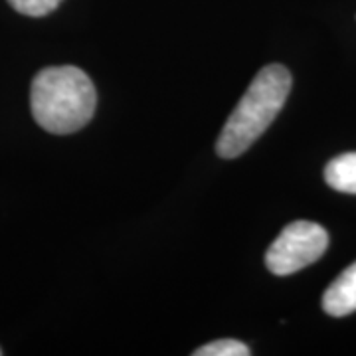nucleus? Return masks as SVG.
Wrapping results in <instances>:
<instances>
[{
  "mask_svg": "<svg viewBox=\"0 0 356 356\" xmlns=\"http://www.w3.org/2000/svg\"><path fill=\"white\" fill-rule=\"evenodd\" d=\"M95 86L76 65L46 67L32 81V115L40 127L54 135H67L86 127L95 113Z\"/></svg>",
  "mask_w": 356,
  "mask_h": 356,
  "instance_id": "1",
  "label": "nucleus"
},
{
  "mask_svg": "<svg viewBox=\"0 0 356 356\" xmlns=\"http://www.w3.org/2000/svg\"><path fill=\"white\" fill-rule=\"evenodd\" d=\"M289 91V70L280 64L266 65L254 77L240 103L228 117L218 137V154L222 159H236L245 153L273 123V119L287 102Z\"/></svg>",
  "mask_w": 356,
  "mask_h": 356,
  "instance_id": "2",
  "label": "nucleus"
},
{
  "mask_svg": "<svg viewBox=\"0 0 356 356\" xmlns=\"http://www.w3.org/2000/svg\"><path fill=\"white\" fill-rule=\"evenodd\" d=\"M329 248V234L323 226L307 220H297L285 226L269 245L266 266L275 275H291L315 264Z\"/></svg>",
  "mask_w": 356,
  "mask_h": 356,
  "instance_id": "3",
  "label": "nucleus"
},
{
  "mask_svg": "<svg viewBox=\"0 0 356 356\" xmlns=\"http://www.w3.org/2000/svg\"><path fill=\"white\" fill-rule=\"evenodd\" d=\"M323 309L331 317H346L356 311V261L332 281L323 295Z\"/></svg>",
  "mask_w": 356,
  "mask_h": 356,
  "instance_id": "4",
  "label": "nucleus"
},
{
  "mask_svg": "<svg viewBox=\"0 0 356 356\" xmlns=\"http://www.w3.org/2000/svg\"><path fill=\"white\" fill-rule=\"evenodd\" d=\"M325 180L334 191L356 194V153L334 156L325 168Z\"/></svg>",
  "mask_w": 356,
  "mask_h": 356,
  "instance_id": "5",
  "label": "nucleus"
},
{
  "mask_svg": "<svg viewBox=\"0 0 356 356\" xmlns=\"http://www.w3.org/2000/svg\"><path fill=\"white\" fill-rule=\"evenodd\" d=\"M194 356H250V348L240 341L234 339H220L210 344H204L196 348Z\"/></svg>",
  "mask_w": 356,
  "mask_h": 356,
  "instance_id": "6",
  "label": "nucleus"
},
{
  "mask_svg": "<svg viewBox=\"0 0 356 356\" xmlns=\"http://www.w3.org/2000/svg\"><path fill=\"white\" fill-rule=\"evenodd\" d=\"M60 2L62 0H8V4L16 13L32 16V18H40V16L54 13L60 6Z\"/></svg>",
  "mask_w": 356,
  "mask_h": 356,
  "instance_id": "7",
  "label": "nucleus"
}]
</instances>
